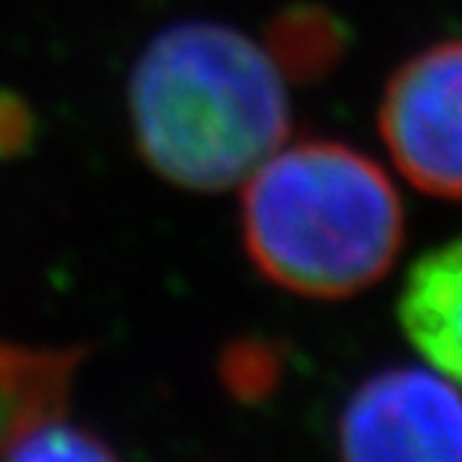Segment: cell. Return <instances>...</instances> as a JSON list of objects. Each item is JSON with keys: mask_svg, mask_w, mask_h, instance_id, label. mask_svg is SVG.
<instances>
[{"mask_svg": "<svg viewBox=\"0 0 462 462\" xmlns=\"http://www.w3.org/2000/svg\"><path fill=\"white\" fill-rule=\"evenodd\" d=\"M242 239L272 283L346 299L376 283L402 248V206L367 155L331 141L274 150L242 194Z\"/></svg>", "mask_w": 462, "mask_h": 462, "instance_id": "cell-2", "label": "cell"}, {"mask_svg": "<svg viewBox=\"0 0 462 462\" xmlns=\"http://www.w3.org/2000/svg\"><path fill=\"white\" fill-rule=\"evenodd\" d=\"M400 322L430 367L462 388V239L411 265Z\"/></svg>", "mask_w": 462, "mask_h": 462, "instance_id": "cell-6", "label": "cell"}, {"mask_svg": "<svg viewBox=\"0 0 462 462\" xmlns=\"http://www.w3.org/2000/svg\"><path fill=\"white\" fill-rule=\"evenodd\" d=\"M274 364L260 346H233L221 364V376L227 382L230 394L236 397H254L260 394L265 382L272 379Z\"/></svg>", "mask_w": 462, "mask_h": 462, "instance_id": "cell-8", "label": "cell"}, {"mask_svg": "<svg viewBox=\"0 0 462 462\" xmlns=\"http://www.w3.org/2000/svg\"><path fill=\"white\" fill-rule=\"evenodd\" d=\"M343 462H462V388L436 370L367 379L340 418Z\"/></svg>", "mask_w": 462, "mask_h": 462, "instance_id": "cell-3", "label": "cell"}, {"mask_svg": "<svg viewBox=\"0 0 462 462\" xmlns=\"http://www.w3.org/2000/svg\"><path fill=\"white\" fill-rule=\"evenodd\" d=\"M129 114L143 162L191 191L245 182L290 132L274 57L218 22H180L150 39L132 72Z\"/></svg>", "mask_w": 462, "mask_h": 462, "instance_id": "cell-1", "label": "cell"}, {"mask_svg": "<svg viewBox=\"0 0 462 462\" xmlns=\"http://www.w3.org/2000/svg\"><path fill=\"white\" fill-rule=\"evenodd\" d=\"M379 129L411 185L462 198V42L432 45L400 69L382 99Z\"/></svg>", "mask_w": 462, "mask_h": 462, "instance_id": "cell-4", "label": "cell"}, {"mask_svg": "<svg viewBox=\"0 0 462 462\" xmlns=\"http://www.w3.org/2000/svg\"><path fill=\"white\" fill-rule=\"evenodd\" d=\"M27 137V111L18 107L13 96H0V152L18 150Z\"/></svg>", "mask_w": 462, "mask_h": 462, "instance_id": "cell-9", "label": "cell"}, {"mask_svg": "<svg viewBox=\"0 0 462 462\" xmlns=\"http://www.w3.org/2000/svg\"><path fill=\"white\" fill-rule=\"evenodd\" d=\"M84 346H36L0 340V462L72 400Z\"/></svg>", "mask_w": 462, "mask_h": 462, "instance_id": "cell-5", "label": "cell"}, {"mask_svg": "<svg viewBox=\"0 0 462 462\" xmlns=\"http://www.w3.org/2000/svg\"><path fill=\"white\" fill-rule=\"evenodd\" d=\"M6 462H123L107 439L90 427H81L69 415L51 420L22 441Z\"/></svg>", "mask_w": 462, "mask_h": 462, "instance_id": "cell-7", "label": "cell"}]
</instances>
